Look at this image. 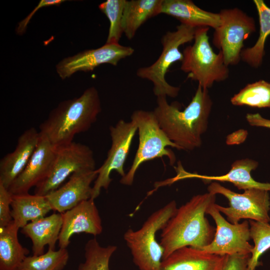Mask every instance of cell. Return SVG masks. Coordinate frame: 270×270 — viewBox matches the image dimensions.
<instances>
[{"label": "cell", "mask_w": 270, "mask_h": 270, "mask_svg": "<svg viewBox=\"0 0 270 270\" xmlns=\"http://www.w3.org/2000/svg\"><path fill=\"white\" fill-rule=\"evenodd\" d=\"M196 28L180 24L176 30L168 31L162 38V52L152 64L139 68L136 76L152 82L153 92L156 96H166L175 98L178 94L180 88L170 84L166 80V74L174 63L183 59L180 50L181 46L194 40Z\"/></svg>", "instance_id": "obj_7"}, {"label": "cell", "mask_w": 270, "mask_h": 270, "mask_svg": "<svg viewBox=\"0 0 270 270\" xmlns=\"http://www.w3.org/2000/svg\"><path fill=\"white\" fill-rule=\"evenodd\" d=\"M260 24L258 40L252 47L244 48L241 54V60L254 68L260 66L264 55L266 40L270 34V8L262 0H254Z\"/></svg>", "instance_id": "obj_25"}, {"label": "cell", "mask_w": 270, "mask_h": 270, "mask_svg": "<svg viewBox=\"0 0 270 270\" xmlns=\"http://www.w3.org/2000/svg\"><path fill=\"white\" fill-rule=\"evenodd\" d=\"M0 228V270H18L30 251L20 242L13 221Z\"/></svg>", "instance_id": "obj_24"}, {"label": "cell", "mask_w": 270, "mask_h": 270, "mask_svg": "<svg viewBox=\"0 0 270 270\" xmlns=\"http://www.w3.org/2000/svg\"><path fill=\"white\" fill-rule=\"evenodd\" d=\"M161 14L174 17L181 24L194 28L208 27L214 30L221 24L219 13L205 10L191 0H163Z\"/></svg>", "instance_id": "obj_20"}, {"label": "cell", "mask_w": 270, "mask_h": 270, "mask_svg": "<svg viewBox=\"0 0 270 270\" xmlns=\"http://www.w3.org/2000/svg\"><path fill=\"white\" fill-rule=\"evenodd\" d=\"M97 176L96 170L72 174L64 184L46 196L52 210L62 213L91 198V184Z\"/></svg>", "instance_id": "obj_16"}, {"label": "cell", "mask_w": 270, "mask_h": 270, "mask_svg": "<svg viewBox=\"0 0 270 270\" xmlns=\"http://www.w3.org/2000/svg\"><path fill=\"white\" fill-rule=\"evenodd\" d=\"M52 210L46 196L28 193L12 196L11 214L13 222L19 228L29 222L46 216Z\"/></svg>", "instance_id": "obj_22"}, {"label": "cell", "mask_w": 270, "mask_h": 270, "mask_svg": "<svg viewBox=\"0 0 270 270\" xmlns=\"http://www.w3.org/2000/svg\"><path fill=\"white\" fill-rule=\"evenodd\" d=\"M116 250L114 245L102 246L96 238L89 240L84 246V261L78 270H110V258Z\"/></svg>", "instance_id": "obj_27"}, {"label": "cell", "mask_w": 270, "mask_h": 270, "mask_svg": "<svg viewBox=\"0 0 270 270\" xmlns=\"http://www.w3.org/2000/svg\"><path fill=\"white\" fill-rule=\"evenodd\" d=\"M65 2L64 0H41L38 4L34 8L31 12L23 20L20 21L18 24L16 31L18 34H22L26 31L27 26L29 23L30 19L34 16V14L40 8H42L46 6H59L62 2Z\"/></svg>", "instance_id": "obj_33"}, {"label": "cell", "mask_w": 270, "mask_h": 270, "mask_svg": "<svg viewBox=\"0 0 270 270\" xmlns=\"http://www.w3.org/2000/svg\"><path fill=\"white\" fill-rule=\"evenodd\" d=\"M40 134L34 128L24 130L18 139L14 150L0 161V184L8 189L22 173L32 156Z\"/></svg>", "instance_id": "obj_17"}, {"label": "cell", "mask_w": 270, "mask_h": 270, "mask_svg": "<svg viewBox=\"0 0 270 270\" xmlns=\"http://www.w3.org/2000/svg\"><path fill=\"white\" fill-rule=\"evenodd\" d=\"M210 28H196L192 44L184 50L181 70L188 78L196 81L198 85L208 89L216 82L228 78L230 70L224 62L220 50L216 53L211 46L208 32Z\"/></svg>", "instance_id": "obj_5"}, {"label": "cell", "mask_w": 270, "mask_h": 270, "mask_svg": "<svg viewBox=\"0 0 270 270\" xmlns=\"http://www.w3.org/2000/svg\"><path fill=\"white\" fill-rule=\"evenodd\" d=\"M166 98L157 97L153 110L161 128L180 150H192L200 147L212 106L208 90L198 85L192 100L182 110L178 105L170 104Z\"/></svg>", "instance_id": "obj_1"}, {"label": "cell", "mask_w": 270, "mask_h": 270, "mask_svg": "<svg viewBox=\"0 0 270 270\" xmlns=\"http://www.w3.org/2000/svg\"><path fill=\"white\" fill-rule=\"evenodd\" d=\"M176 202L172 200L152 212L137 230L128 228L124 239L130 249L134 264L140 270H160L164 250L156 239L177 210Z\"/></svg>", "instance_id": "obj_4"}, {"label": "cell", "mask_w": 270, "mask_h": 270, "mask_svg": "<svg viewBox=\"0 0 270 270\" xmlns=\"http://www.w3.org/2000/svg\"><path fill=\"white\" fill-rule=\"evenodd\" d=\"M258 163L252 159L238 160L232 163L230 171L221 176H206L191 174L183 170L178 166V176L176 180L186 178H197L203 181L228 182L232 183L239 190H244L250 188H257L270 190V183H262L255 180L251 176V172L258 166Z\"/></svg>", "instance_id": "obj_19"}, {"label": "cell", "mask_w": 270, "mask_h": 270, "mask_svg": "<svg viewBox=\"0 0 270 270\" xmlns=\"http://www.w3.org/2000/svg\"><path fill=\"white\" fill-rule=\"evenodd\" d=\"M112 145L103 164L96 169L98 176L92 187L91 198L95 200L102 188L108 190L112 179L110 174L116 171L121 176L126 175L124 164L127 158L132 141L138 130L136 123L131 120H120L109 128Z\"/></svg>", "instance_id": "obj_11"}, {"label": "cell", "mask_w": 270, "mask_h": 270, "mask_svg": "<svg viewBox=\"0 0 270 270\" xmlns=\"http://www.w3.org/2000/svg\"><path fill=\"white\" fill-rule=\"evenodd\" d=\"M246 118L248 123L252 126L270 128V120L263 118L258 113H248Z\"/></svg>", "instance_id": "obj_34"}, {"label": "cell", "mask_w": 270, "mask_h": 270, "mask_svg": "<svg viewBox=\"0 0 270 270\" xmlns=\"http://www.w3.org/2000/svg\"><path fill=\"white\" fill-rule=\"evenodd\" d=\"M101 110L98 90L90 87L79 97L60 102L40 125L39 132L55 148L69 144L90 128Z\"/></svg>", "instance_id": "obj_3"}, {"label": "cell", "mask_w": 270, "mask_h": 270, "mask_svg": "<svg viewBox=\"0 0 270 270\" xmlns=\"http://www.w3.org/2000/svg\"><path fill=\"white\" fill-rule=\"evenodd\" d=\"M215 204H212L206 212L216 224L215 234L212 242L202 250L220 256L250 254L254 246L249 242V222L232 224L222 216Z\"/></svg>", "instance_id": "obj_12"}, {"label": "cell", "mask_w": 270, "mask_h": 270, "mask_svg": "<svg viewBox=\"0 0 270 270\" xmlns=\"http://www.w3.org/2000/svg\"><path fill=\"white\" fill-rule=\"evenodd\" d=\"M250 236L254 242L249 260L250 270H256L261 264L259 260L262 255L270 248V224L249 220Z\"/></svg>", "instance_id": "obj_29"}, {"label": "cell", "mask_w": 270, "mask_h": 270, "mask_svg": "<svg viewBox=\"0 0 270 270\" xmlns=\"http://www.w3.org/2000/svg\"><path fill=\"white\" fill-rule=\"evenodd\" d=\"M69 258L66 248H48L40 256H27L18 270H62Z\"/></svg>", "instance_id": "obj_28"}, {"label": "cell", "mask_w": 270, "mask_h": 270, "mask_svg": "<svg viewBox=\"0 0 270 270\" xmlns=\"http://www.w3.org/2000/svg\"><path fill=\"white\" fill-rule=\"evenodd\" d=\"M61 213H53L38 220L28 222L22 228L21 232L32 242L34 256L44 253V246L55 250L62 226Z\"/></svg>", "instance_id": "obj_21"}, {"label": "cell", "mask_w": 270, "mask_h": 270, "mask_svg": "<svg viewBox=\"0 0 270 270\" xmlns=\"http://www.w3.org/2000/svg\"><path fill=\"white\" fill-rule=\"evenodd\" d=\"M62 226L59 235V248H66L76 234L86 233L94 236L102 232V219L94 202L90 198L61 213Z\"/></svg>", "instance_id": "obj_14"}, {"label": "cell", "mask_w": 270, "mask_h": 270, "mask_svg": "<svg viewBox=\"0 0 270 270\" xmlns=\"http://www.w3.org/2000/svg\"><path fill=\"white\" fill-rule=\"evenodd\" d=\"M131 120L136 124L139 144L130 169L120 181V184L126 186L133 184L136 173L142 164L156 158L167 156L170 164L173 165L176 156L167 147L180 150L161 128L153 111L136 110L132 114Z\"/></svg>", "instance_id": "obj_6"}, {"label": "cell", "mask_w": 270, "mask_h": 270, "mask_svg": "<svg viewBox=\"0 0 270 270\" xmlns=\"http://www.w3.org/2000/svg\"><path fill=\"white\" fill-rule=\"evenodd\" d=\"M134 50L120 44H105L101 47L86 50L62 60L56 66L60 77L64 80L77 72L92 71L104 64L117 66L122 59L132 56Z\"/></svg>", "instance_id": "obj_13"}, {"label": "cell", "mask_w": 270, "mask_h": 270, "mask_svg": "<svg viewBox=\"0 0 270 270\" xmlns=\"http://www.w3.org/2000/svg\"><path fill=\"white\" fill-rule=\"evenodd\" d=\"M215 201L216 195L208 192L193 196L178 208L162 230L160 243L164 250L162 260L181 248L202 250L212 242L216 228L205 214Z\"/></svg>", "instance_id": "obj_2"}, {"label": "cell", "mask_w": 270, "mask_h": 270, "mask_svg": "<svg viewBox=\"0 0 270 270\" xmlns=\"http://www.w3.org/2000/svg\"><path fill=\"white\" fill-rule=\"evenodd\" d=\"M230 102L236 106L270 108V83L260 80L248 84L231 98Z\"/></svg>", "instance_id": "obj_26"}, {"label": "cell", "mask_w": 270, "mask_h": 270, "mask_svg": "<svg viewBox=\"0 0 270 270\" xmlns=\"http://www.w3.org/2000/svg\"><path fill=\"white\" fill-rule=\"evenodd\" d=\"M251 254L226 256L222 270H250L248 266Z\"/></svg>", "instance_id": "obj_32"}, {"label": "cell", "mask_w": 270, "mask_h": 270, "mask_svg": "<svg viewBox=\"0 0 270 270\" xmlns=\"http://www.w3.org/2000/svg\"><path fill=\"white\" fill-rule=\"evenodd\" d=\"M96 170L94 153L88 146L74 141L56 148L50 170L46 177L35 187L34 194L46 196L60 188L72 174Z\"/></svg>", "instance_id": "obj_9"}, {"label": "cell", "mask_w": 270, "mask_h": 270, "mask_svg": "<svg viewBox=\"0 0 270 270\" xmlns=\"http://www.w3.org/2000/svg\"><path fill=\"white\" fill-rule=\"evenodd\" d=\"M219 14L221 24L214 29L212 43L222 52L227 66L236 65L241 60L244 40L256 30L254 20L237 8L223 9Z\"/></svg>", "instance_id": "obj_8"}, {"label": "cell", "mask_w": 270, "mask_h": 270, "mask_svg": "<svg viewBox=\"0 0 270 270\" xmlns=\"http://www.w3.org/2000/svg\"><path fill=\"white\" fill-rule=\"evenodd\" d=\"M12 196L8 190L0 184V228L12 222L10 209Z\"/></svg>", "instance_id": "obj_31"}, {"label": "cell", "mask_w": 270, "mask_h": 270, "mask_svg": "<svg viewBox=\"0 0 270 270\" xmlns=\"http://www.w3.org/2000/svg\"><path fill=\"white\" fill-rule=\"evenodd\" d=\"M40 134L38 142L28 162L8 189L12 194L28 193L32 188L36 187L46 177L50 170L56 148Z\"/></svg>", "instance_id": "obj_15"}, {"label": "cell", "mask_w": 270, "mask_h": 270, "mask_svg": "<svg viewBox=\"0 0 270 270\" xmlns=\"http://www.w3.org/2000/svg\"><path fill=\"white\" fill-rule=\"evenodd\" d=\"M163 0H126L122 17L124 34L128 40L148 19L161 14Z\"/></svg>", "instance_id": "obj_23"}, {"label": "cell", "mask_w": 270, "mask_h": 270, "mask_svg": "<svg viewBox=\"0 0 270 270\" xmlns=\"http://www.w3.org/2000/svg\"><path fill=\"white\" fill-rule=\"evenodd\" d=\"M208 192L225 196L229 206L224 207L216 204V207L224 214L232 224H238L242 219L268 222L270 200L268 191L250 188L242 194L235 192L217 182H212L208 187Z\"/></svg>", "instance_id": "obj_10"}, {"label": "cell", "mask_w": 270, "mask_h": 270, "mask_svg": "<svg viewBox=\"0 0 270 270\" xmlns=\"http://www.w3.org/2000/svg\"><path fill=\"white\" fill-rule=\"evenodd\" d=\"M226 257L184 246L164 259L160 270H222Z\"/></svg>", "instance_id": "obj_18"}, {"label": "cell", "mask_w": 270, "mask_h": 270, "mask_svg": "<svg viewBox=\"0 0 270 270\" xmlns=\"http://www.w3.org/2000/svg\"><path fill=\"white\" fill-rule=\"evenodd\" d=\"M126 0H107L98 6L99 9L110 22L106 44H119L124 34L123 12Z\"/></svg>", "instance_id": "obj_30"}]
</instances>
